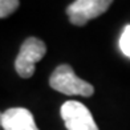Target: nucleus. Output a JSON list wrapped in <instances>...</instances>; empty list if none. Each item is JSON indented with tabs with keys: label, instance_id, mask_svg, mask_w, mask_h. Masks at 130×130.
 I'll list each match as a JSON object with an SVG mask.
<instances>
[{
	"label": "nucleus",
	"instance_id": "f257e3e1",
	"mask_svg": "<svg viewBox=\"0 0 130 130\" xmlns=\"http://www.w3.org/2000/svg\"><path fill=\"white\" fill-rule=\"evenodd\" d=\"M52 89L68 96H82L90 97L94 93V88L84 80L74 74L73 68L68 64H62L53 70L49 78Z\"/></svg>",
	"mask_w": 130,
	"mask_h": 130
},
{
	"label": "nucleus",
	"instance_id": "f03ea898",
	"mask_svg": "<svg viewBox=\"0 0 130 130\" xmlns=\"http://www.w3.org/2000/svg\"><path fill=\"white\" fill-rule=\"evenodd\" d=\"M46 53V46L41 40L29 37L23 43L15 61V69L23 78H29L35 73V64L39 62Z\"/></svg>",
	"mask_w": 130,
	"mask_h": 130
},
{
	"label": "nucleus",
	"instance_id": "7ed1b4c3",
	"mask_svg": "<svg viewBox=\"0 0 130 130\" xmlns=\"http://www.w3.org/2000/svg\"><path fill=\"white\" fill-rule=\"evenodd\" d=\"M111 3L113 0H76L67 8L69 21L74 25H85L106 12Z\"/></svg>",
	"mask_w": 130,
	"mask_h": 130
},
{
	"label": "nucleus",
	"instance_id": "20e7f679",
	"mask_svg": "<svg viewBox=\"0 0 130 130\" xmlns=\"http://www.w3.org/2000/svg\"><path fill=\"white\" fill-rule=\"evenodd\" d=\"M61 118L68 130H98L89 109L77 101H67L62 104Z\"/></svg>",
	"mask_w": 130,
	"mask_h": 130
},
{
	"label": "nucleus",
	"instance_id": "39448f33",
	"mask_svg": "<svg viewBox=\"0 0 130 130\" xmlns=\"http://www.w3.org/2000/svg\"><path fill=\"white\" fill-rule=\"evenodd\" d=\"M0 123L4 130H39L32 113L24 108L5 110L0 117Z\"/></svg>",
	"mask_w": 130,
	"mask_h": 130
},
{
	"label": "nucleus",
	"instance_id": "423d86ee",
	"mask_svg": "<svg viewBox=\"0 0 130 130\" xmlns=\"http://www.w3.org/2000/svg\"><path fill=\"white\" fill-rule=\"evenodd\" d=\"M19 8V0H0V17L5 19Z\"/></svg>",
	"mask_w": 130,
	"mask_h": 130
},
{
	"label": "nucleus",
	"instance_id": "0eeeda50",
	"mask_svg": "<svg viewBox=\"0 0 130 130\" xmlns=\"http://www.w3.org/2000/svg\"><path fill=\"white\" fill-rule=\"evenodd\" d=\"M120 48L126 57L130 58V25H126L120 37Z\"/></svg>",
	"mask_w": 130,
	"mask_h": 130
}]
</instances>
